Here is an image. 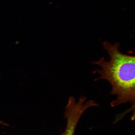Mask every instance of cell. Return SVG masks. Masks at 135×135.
Returning <instances> with one entry per match:
<instances>
[{
    "label": "cell",
    "mask_w": 135,
    "mask_h": 135,
    "mask_svg": "<svg viewBox=\"0 0 135 135\" xmlns=\"http://www.w3.org/2000/svg\"><path fill=\"white\" fill-rule=\"evenodd\" d=\"M119 43L112 45L109 42L103 43L104 48L110 57L108 61L102 57L93 64L99 66L97 72L99 79L107 80L111 84V95H117V98L111 103L114 107L127 102L134 104L135 58L124 54L119 49Z\"/></svg>",
    "instance_id": "obj_1"
}]
</instances>
